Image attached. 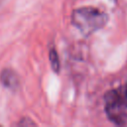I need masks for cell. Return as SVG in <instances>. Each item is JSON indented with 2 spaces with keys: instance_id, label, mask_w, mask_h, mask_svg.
<instances>
[{
  "instance_id": "obj_1",
  "label": "cell",
  "mask_w": 127,
  "mask_h": 127,
  "mask_svg": "<svg viewBox=\"0 0 127 127\" xmlns=\"http://www.w3.org/2000/svg\"><path fill=\"white\" fill-rule=\"evenodd\" d=\"M107 21V14L94 7H80L71 13L72 25L85 37L103 28Z\"/></svg>"
},
{
  "instance_id": "obj_2",
  "label": "cell",
  "mask_w": 127,
  "mask_h": 127,
  "mask_svg": "<svg viewBox=\"0 0 127 127\" xmlns=\"http://www.w3.org/2000/svg\"><path fill=\"white\" fill-rule=\"evenodd\" d=\"M105 112L110 121L116 125L127 123V101L123 92L110 90L105 94Z\"/></svg>"
},
{
  "instance_id": "obj_3",
  "label": "cell",
  "mask_w": 127,
  "mask_h": 127,
  "mask_svg": "<svg viewBox=\"0 0 127 127\" xmlns=\"http://www.w3.org/2000/svg\"><path fill=\"white\" fill-rule=\"evenodd\" d=\"M0 82L9 89H17L19 87V76L11 68H5L0 73Z\"/></svg>"
},
{
  "instance_id": "obj_4",
  "label": "cell",
  "mask_w": 127,
  "mask_h": 127,
  "mask_svg": "<svg viewBox=\"0 0 127 127\" xmlns=\"http://www.w3.org/2000/svg\"><path fill=\"white\" fill-rule=\"evenodd\" d=\"M49 59H50V63H51V65H52V68L54 69V71L59 72L60 71V59H59V55H58L56 49L50 50Z\"/></svg>"
},
{
  "instance_id": "obj_5",
  "label": "cell",
  "mask_w": 127,
  "mask_h": 127,
  "mask_svg": "<svg viewBox=\"0 0 127 127\" xmlns=\"http://www.w3.org/2000/svg\"><path fill=\"white\" fill-rule=\"evenodd\" d=\"M19 125H35V123H34V122H32V121L26 122V119H24V120H22V122H20V123H19Z\"/></svg>"
},
{
  "instance_id": "obj_6",
  "label": "cell",
  "mask_w": 127,
  "mask_h": 127,
  "mask_svg": "<svg viewBox=\"0 0 127 127\" xmlns=\"http://www.w3.org/2000/svg\"><path fill=\"white\" fill-rule=\"evenodd\" d=\"M123 94H124V97L127 101V82H126V85H125V88L123 89Z\"/></svg>"
}]
</instances>
